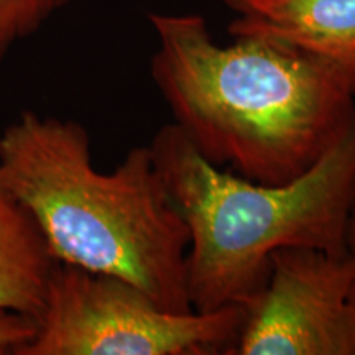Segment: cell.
Listing matches in <instances>:
<instances>
[{
    "label": "cell",
    "mask_w": 355,
    "mask_h": 355,
    "mask_svg": "<svg viewBox=\"0 0 355 355\" xmlns=\"http://www.w3.org/2000/svg\"><path fill=\"white\" fill-rule=\"evenodd\" d=\"M155 86L212 165L265 184L295 180L349 125L355 92L334 68L277 40L217 43L196 13H150Z\"/></svg>",
    "instance_id": "1"
},
{
    "label": "cell",
    "mask_w": 355,
    "mask_h": 355,
    "mask_svg": "<svg viewBox=\"0 0 355 355\" xmlns=\"http://www.w3.org/2000/svg\"><path fill=\"white\" fill-rule=\"evenodd\" d=\"M0 183L32 216L56 261L127 279L165 309L193 311L189 230L148 145L102 173L81 123L25 110L0 133Z\"/></svg>",
    "instance_id": "2"
},
{
    "label": "cell",
    "mask_w": 355,
    "mask_h": 355,
    "mask_svg": "<svg viewBox=\"0 0 355 355\" xmlns=\"http://www.w3.org/2000/svg\"><path fill=\"white\" fill-rule=\"evenodd\" d=\"M155 165L189 230L191 306H243L265 285L279 248L345 255L355 191V112L329 150L295 180L265 184L207 162L175 123L153 137Z\"/></svg>",
    "instance_id": "3"
},
{
    "label": "cell",
    "mask_w": 355,
    "mask_h": 355,
    "mask_svg": "<svg viewBox=\"0 0 355 355\" xmlns=\"http://www.w3.org/2000/svg\"><path fill=\"white\" fill-rule=\"evenodd\" d=\"M243 308L170 311L112 275L58 261L28 343L13 355H234Z\"/></svg>",
    "instance_id": "4"
},
{
    "label": "cell",
    "mask_w": 355,
    "mask_h": 355,
    "mask_svg": "<svg viewBox=\"0 0 355 355\" xmlns=\"http://www.w3.org/2000/svg\"><path fill=\"white\" fill-rule=\"evenodd\" d=\"M354 265L318 248H279L243 308L234 355H355Z\"/></svg>",
    "instance_id": "5"
},
{
    "label": "cell",
    "mask_w": 355,
    "mask_h": 355,
    "mask_svg": "<svg viewBox=\"0 0 355 355\" xmlns=\"http://www.w3.org/2000/svg\"><path fill=\"white\" fill-rule=\"evenodd\" d=\"M232 37L277 40L329 64L355 92V0H222Z\"/></svg>",
    "instance_id": "6"
},
{
    "label": "cell",
    "mask_w": 355,
    "mask_h": 355,
    "mask_svg": "<svg viewBox=\"0 0 355 355\" xmlns=\"http://www.w3.org/2000/svg\"><path fill=\"white\" fill-rule=\"evenodd\" d=\"M56 263L32 216L0 183V309L37 321Z\"/></svg>",
    "instance_id": "7"
},
{
    "label": "cell",
    "mask_w": 355,
    "mask_h": 355,
    "mask_svg": "<svg viewBox=\"0 0 355 355\" xmlns=\"http://www.w3.org/2000/svg\"><path fill=\"white\" fill-rule=\"evenodd\" d=\"M71 0H0V63Z\"/></svg>",
    "instance_id": "8"
},
{
    "label": "cell",
    "mask_w": 355,
    "mask_h": 355,
    "mask_svg": "<svg viewBox=\"0 0 355 355\" xmlns=\"http://www.w3.org/2000/svg\"><path fill=\"white\" fill-rule=\"evenodd\" d=\"M37 329V321L26 314L0 309V354H13L28 343Z\"/></svg>",
    "instance_id": "9"
},
{
    "label": "cell",
    "mask_w": 355,
    "mask_h": 355,
    "mask_svg": "<svg viewBox=\"0 0 355 355\" xmlns=\"http://www.w3.org/2000/svg\"><path fill=\"white\" fill-rule=\"evenodd\" d=\"M345 255L349 257L354 265V282H352V300L355 303V191L352 202H350L347 225H345Z\"/></svg>",
    "instance_id": "10"
}]
</instances>
